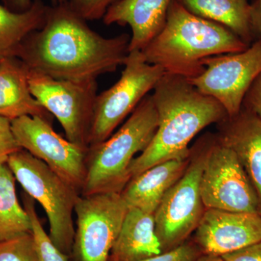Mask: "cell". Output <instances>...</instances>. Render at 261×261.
<instances>
[{
  "mask_svg": "<svg viewBox=\"0 0 261 261\" xmlns=\"http://www.w3.org/2000/svg\"><path fill=\"white\" fill-rule=\"evenodd\" d=\"M24 116L49 120L47 112L31 92L29 68L18 58L0 61V117L10 121Z\"/></svg>",
  "mask_w": 261,
  "mask_h": 261,
  "instance_id": "e0dca14e",
  "label": "cell"
},
{
  "mask_svg": "<svg viewBox=\"0 0 261 261\" xmlns=\"http://www.w3.org/2000/svg\"><path fill=\"white\" fill-rule=\"evenodd\" d=\"M15 180L8 164H0V241L32 232L30 217L17 196Z\"/></svg>",
  "mask_w": 261,
  "mask_h": 261,
  "instance_id": "44dd1931",
  "label": "cell"
},
{
  "mask_svg": "<svg viewBox=\"0 0 261 261\" xmlns=\"http://www.w3.org/2000/svg\"><path fill=\"white\" fill-rule=\"evenodd\" d=\"M195 232L202 255L221 257L261 240V216L206 208Z\"/></svg>",
  "mask_w": 261,
  "mask_h": 261,
  "instance_id": "4fadbf2b",
  "label": "cell"
},
{
  "mask_svg": "<svg viewBox=\"0 0 261 261\" xmlns=\"http://www.w3.org/2000/svg\"><path fill=\"white\" fill-rule=\"evenodd\" d=\"M158 126L159 115L152 94H148L116 133L89 147L81 195L121 193L130 178V163L148 146Z\"/></svg>",
  "mask_w": 261,
  "mask_h": 261,
  "instance_id": "277c9868",
  "label": "cell"
},
{
  "mask_svg": "<svg viewBox=\"0 0 261 261\" xmlns=\"http://www.w3.org/2000/svg\"><path fill=\"white\" fill-rule=\"evenodd\" d=\"M192 14L224 25L250 46L256 40L247 0H178Z\"/></svg>",
  "mask_w": 261,
  "mask_h": 261,
  "instance_id": "d6986e66",
  "label": "cell"
},
{
  "mask_svg": "<svg viewBox=\"0 0 261 261\" xmlns=\"http://www.w3.org/2000/svg\"><path fill=\"white\" fill-rule=\"evenodd\" d=\"M123 66L118 82L96 98L89 147L109 138L166 73L159 65L146 61L139 50L128 53Z\"/></svg>",
  "mask_w": 261,
  "mask_h": 261,
  "instance_id": "8992f818",
  "label": "cell"
},
{
  "mask_svg": "<svg viewBox=\"0 0 261 261\" xmlns=\"http://www.w3.org/2000/svg\"><path fill=\"white\" fill-rule=\"evenodd\" d=\"M1 60H2V59H0V61H1Z\"/></svg>",
  "mask_w": 261,
  "mask_h": 261,
  "instance_id": "1f68e13d",
  "label": "cell"
},
{
  "mask_svg": "<svg viewBox=\"0 0 261 261\" xmlns=\"http://www.w3.org/2000/svg\"><path fill=\"white\" fill-rule=\"evenodd\" d=\"M203 151L200 193L205 208L261 216L257 192L232 149L217 137Z\"/></svg>",
  "mask_w": 261,
  "mask_h": 261,
  "instance_id": "52a82bcc",
  "label": "cell"
},
{
  "mask_svg": "<svg viewBox=\"0 0 261 261\" xmlns=\"http://www.w3.org/2000/svg\"><path fill=\"white\" fill-rule=\"evenodd\" d=\"M190 162L181 177L163 196L154 214L155 234L162 252L186 243L205 211L200 193L203 149Z\"/></svg>",
  "mask_w": 261,
  "mask_h": 261,
  "instance_id": "9c48e42d",
  "label": "cell"
},
{
  "mask_svg": "<svg viewBox=\"0 0 261 261\" xmlns=\"http://www.w3.org/2000/svg\"><path fill=\"white\" fill-rule=\"evenodd\" d=\"M250 22L256 39L261 38V0H254L250 4Z\"/></svg>",
  "mask_w": 261,
  "mask_h": 261,
  "instance_id": "f1b7e54d",
  "label": "cell"
},
{
  "mask_svg": "<svg viewBox=\"0 0 261 261\" xmlns=\"http://www.w3.org/2000/svg\"><path fill=\"white\" fill-rule=\"evenodd\" d=\"M128 206L121 193L81 195L73 251L79 261H108Z\"/></svg>",
  "mask_w": 261,
  "mask_h": 261,
  "instance_id": "8fae6325",
  "label": "cell"
},
{
  "mask_svg": "<svg viewBox=\"0 0 261 261\" xmlns=\"http://www.w3.org/2000/svg\"><path fill=\"white\" fill-rule=\"evenodd\" d=\"M19 146L41 160L80 192L87 175L88 149L63 138L51 122L40 116H24L11 121Z\"/></svg>",
  "mask_w": 261,
  "mask_h": 261,
  "instance_id": "7c38bea8",
  "label": "cell"
},
{
  "mask_svg": "<svg viewBox=\"0 0 261 261\" xmlns=\"http://www.w3.org/2000/svg\"><path fill=\"white\" fill-rule=\"evenodd\" d=\"M7 164L25 193L45 211L51 242L65 255H70L75 233L73 215L80 192L23 149L10 155Z\"/></svg>",
  "mask_w": 261,
  "mask_h": 261,
  "instance_id": "5b68a950",
  "label": "cell"
},
{
  "mask_svg": "<svg viewBox=\"0 0 261 261\" xmlns=\"http://www.w3.org/2000/svg\"><path fill=\"white\" fill-rule=\"evenodd\" d=\"M195 261H224L221 257L212 256V255H201L200 257Z\"/></svg>",
  "mask_w": 261,
  "mask_h": 261,
  "instance_id": "4dcf8cb0",
  "label": "cell"
},
{
  "mask_svg": "<svg viewBox=\"0 0 261 261\" xmlns=\"http://www.w3.org/2000/svg\"><path fill=\"white\" fill-rule=\"evenodd\" d=\"M29 83L33 96L60 122L67 140L89 148L97 81L56 80L29 68Z\"/></svg>",
  "mask_w": 261,
  "mask_h": 261,
  "instance_id": "ba28073f",
  "label": "cell"
},
{
  "mask_svg": "<svg viewBox=\"0 0 261 261\" xmlns=\"http://www.w3.org/2000/svg\"><path fill=\"white\" fill-rule=\"evenodd\" d=\"M48 9L42 0L33 2L23 12L13 11L0 4V59L16 58L23 41L44 25Z\"/></svg>",
  "mask_w": 261,
  "mask_h": 261,
  "instance_id": "ffe728a7",
  "label": "cell"
},
{
  "mask_svg": "<svg viewBox=\"0 0 261 261\" xmlns=\"http://www.w3.org/2000/svg\"><path fill=\"white\" fill-rule=\"evenodd\" d=\"M221 257L224 261H261V240Z\"/></svg>",
  "mask_w": 261,
  "mask_h": 261,
  "instance_id": "83f0119b",
  "label": "cell"
},
{
  "mask_svg": "<svg viewBox=\"0 0 261 261\" xmlns=\"http://www.w3.org/2000/svg\"><path fill=\"white\" fill-rule=\"evenodd\" d=\"M202 255L199 247L194 243H184L170 251L162 252L156 256L142 261H195ZM108 261H117L110 255Z\"/></svg>",
  "mask_w": 261,
  "mask_h": 261,
  "instance_id": "d4e9b609",
  "label": "cell"
},
{
  "mask_svg": "<svg viewBox=\"0 0 261 261\" xmlns=\"http://www.w3.org/2000/svg\"><path fill=\"white\" fill-rule=\"evenodd\" d=\"M219 123V140L238 156L261 203V118L242 108Z\"/></svg>",
  "mask_w": 261,
  "mask_h": 261,
  "instance_id": "9a60e30c",
  "label": "cell"
},
{
  "mask_svg": "<svg viewBox=\"0 0 261 261\" xmlns=\"http://www.w3.org/2000/svg\"><path fill=\"white\" fill-rule=\"evenodd\" d=\"M0 261H40L32 232L0 241Z\"/></svg>",
  "mask_w": 261,
  "mask_h": 261,
  "instance_id": "603a6c76",
  "label": "cell"
},
{
  "mask_svg": "<svg viewBox=\"0 0 261 261\" xmlns=\"http://www.w3.org/2000/svg\"><path fill=\"white\" fill-rule=\"evenodd\" d=\"M248 47L224 25L192 14L173 0L162 30L141 53L146 61L159 65L166 73L188 80L202 73L205 58Z\"/></svg>",
  "mask_w": 261,
  "mask_h": 261,
  "instance_id": "3957f363",
  "label": "cell"
},
{
  "mask_svg": "<svg viewBox=\"0 0 261 261\" xmlns=\"http://www.w3.org/2000/svg\"><path fill=\"white\" fill-rule=\"evenodd\" d=\"M173 0H119L103 17L106 25H128L132 30L128 51H141L162 30Z\"/></svg>",
  "mask_w": 261,
  "mask_h": 261,
  "instance_id": "5bb4252c",
  "label": "cell"
},
{
  "mask_svg": "<svg viewBox=\"0 0 261 261\" xmlns=\"http://www.w3.org/2000/svg\"><path fill=\"white\" fill-rule=\"evenodd\" d=\"M152 92L159 126L148 146L130 163V178L159 163L190 159L189 145L195 136L228 117L217 100L180 75L165 73Z\"/></svg>",
  "mask_w": 261,
  "mask_h": 261,
  "instance_id": "7a4b0ae2",
  "label": "cell"
},
{
  "mask_svg": "<svg viewBox=\"0 0 261 261\" xmlns=\"http://www.w3.org/2000/svg\"><path fill=\"white\" fill-rule=\"evenodd\" d=\"M204 70L188 79L201 93L214 98L223 106L228 117L241 111L247 90L261 73V38L245 50L219 55L202 61Z\"/></svg>",
  "mask_w": 261,
  "mask_h": 261,
  "instance_id": "30bf717a",
  "label": "cell"
},
{
  "mask_svg": "<svg viewBox=\"0 0 261 261\" xmlns=\"http://www.w3.org/2000/svg\"><path fill=\"white\" fill-rule=\"evenodd\" d=\"M20 149L12 130L11 121L0 117V164L7 163L10 155Z\"/></svg>",
  "mask_w": 261,
  "mask_h": 261,
  "instance_id": "484cf974",
  "label": "cell"
},
{
  "mask_svg": "<svg viewBox=\"0 0 261 261\" xmlns=\"http://www.w3.org/2000/svg\"><path fill=\"white\" fill-rule=\"evenodd\" d=\"M53 5H62L68 3V0H51ZM6 4L17 12H23L32 6V0H5Z\"/></svg>",
  "mask_w": 261,
  "mask_h": 261,
  "instance_id": "f546056e",
  "label": "cell"
},
{
  "mask_svg": "<svg viewBox=\"0 0 261 261\" xmlns=\"http://www.w3.org/2000/svg\"><path fill=\"white\" fill-rule=\"evenodd\" d=\"M190 160H170L130 178L121 192L128 207L154 214L163 196L185 172Z\"/></svg>",
  "mask_w": 261,
  "mask_h": 261,
  "instance_id": "2e32d148",
  "label": "cell"
},
{
  "mask_svg": "<svg viewBox=\"0 0 261 261\" xmlns=\"http://www.w3.org/2000/svg\"><path fill=\"white\" fill-rule=\"evenodd\" d=\"M242 108L261 118V73L247 90Z\"/></svg>",
  "mask_w": 261,
  "mask_h": 261,
  "instance_id": "4316f807",
  "label": "cell"
},
{
  "mask_svg": "<svg viewBox=\"0 0 261 261\" xmlns=\"http://www.w3.org/2000/svg\"><path fill=\"white\" fill-rule=\"evenodd\" d=\"M161 253L154 214L128 207L110 255L117 261H142Z\"/></svg>",
  "mask_w": 261,
  "mask_h": 261,
  "instance_id": "ac0fdd59",
  "label": "cell"
},
{
  "mask_svg": "<svg viewBox=\"0 0 261 261\" xmlns=\"http://www.w3.org/2000/svg\"><path fill=\"white\" fill-rule=\"evenodd\" d=\"M119 0H68L75 13L87 20L103 18L110 7Z\"/></svg>",
  "mask_w": 261,
  "mask_h": 261,
  "instance_id": "cb8c5ba5",
  "label": "cell"
},
{
  "mask_svg": "<svg viewBox=\"0 0 261 261\" xmlns=\"http://www.w3.org/2000/svg\"><path fill=\"white\" fill-rule=\"evenodd\" d=\"M23 206L32 222V233L35 240L40 261H68V255L61 252L51 242L44 231L35 208L34 200L27 193L23 195Z\"/></svg>",
  "mask_w": 261,
  "mask_h": 261,
  "instance_id": "7402d4cb",
  "label": "cell"
},
{
  "mask_svg": "<svg viewBox=\"0 0 261 261\" xmlns=\"http://www.w3.org/2000/svg\"><path fill=\"white\" fill-rule=\"evenodd\" d=\"M130 39L102 37L67 3L49 7L44 25L23 41L16 58L56 80L97 81L124 65Z\"/></svg>",
  "mask_w": 261,
  "mask_h": 261,
  "instance_id": "6da1fadb",
  "label": "cell"
}]
</instances>
